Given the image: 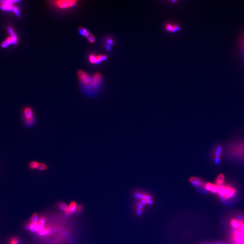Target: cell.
<instances>
[{
	"label": "cell",
	"instance_id": "cell-27",
	"mask_svg": "<svg viewBox=\"0 0 244 244\" xmlns=\"http://www.w3.org/2000/svg\"><path fill=\"white\" fill-rule=\"evenodd\" d=\"M107 43H108V45H112L114 43V41H113V40L112 39H108L107 40Z\"/></svg>",
	"mask_w": 244,
	"mask_h": 244
},
{
	"label": "cell",
	"instance_id": "cell-1",
	"mask_svg": "<svg viewBox=\"0 0 244 244\" xmlns=\"http://www.w3.org/2000/svg\"><path fill=\"white\" fill-rule=\"evenodd\" d=\"M229 244H244V216H238L230 221Z\"/></svg>",
	"mask_w": 244,
	"mask_h": 244
},
{
	"label": "cell",
	"instance_id": "cell-22",
	"mask_svg": "<svg viewBox=\"0 0 244 244\" xmlns=\"http://www.w3.org/2000/svg\"><path fill=\"white\" fill-rule=\"evenodd\" d=\"M240 48H241V55L244 58V38L241 41Z\"/></svg>",
	"mask_w": 244,
	"mask_h": 244
},
{
	"label": "cell",
	"instance_id": "cell-11",
	"mask_svg": "<svg viewBox=\"0 0 244 244\" xmlns=\"http://www.w3.org/2000/svg\"><path fill=\"white\" fill-rule=\"evenodd\" d=\"M16 42H17V38L14 34H12V37L9 38L7 41H5V42L3 43L2 46L6 47L9 44L11 43H16Z\"/></svg>",
	"mask_w": 244,
	"mask_h": 244
},
{
	"label": "cell",
	"instance_id": "cell-12",
	"mask_svg": "<svg viewBox=\"0 0 244 244\" xmlns=\"http://www.w3.org/2000/svg\"><path fill=\"white\" fill-rule=\"evenodd\" d=\"M224 180H225V177H224V175L222 174H219L216 178L215 184L218 186H221L223 185L224 184Z\"/></svg>",
	"mask_w": 244,
	"mask_h": 244
},
{
	"label": "cell",
	"instance_id": "cell-24",
	"mask_svg": "<svg viewBox=\"0 0 244 244\" xmlns=\"http://www.w3.org/2000/svg\"><path fill=\"white\" fill-rule=\"evenodd\" d=\"M9 244H20L19 239L17 237H13L11 239Z\"/></svg>",
	"mask_w": 244,
	"mask_h": 244
},
{
	"label": "cell",
	"instance_id": "cell-14",
	"mask_svg": "<svg viewBox=\"0 0 244 244\" xmlns=\"http://www.w3.org/2000/svg\"><path fill=\"white\" fill-rule=\"evenodd\" d=\"M51 232V230L49 228L47 227H44L43 228L37 232L38 235L39 236H44L49 234Z\"/></svg>",
	"mask_w": 244,
	"mask_h": 244
},
{
	"label": "cell",
	"instance_id": "cell-26",
	"mask_svg": "<svg viewBox=\"0 0 244 244\" xmlns=\"http://www.w3.org/2000/svg\"><path fill=\"white\" fill-rule=\"evenodd\" d=\"M173 27V25H172V24H167L165 25V28L166 30H167L168 31L171 32L172 29Z\"/></svg>",
	"mask_w": 244,
	"mask_h": 244
},
{
	"label": "cell",
	"instance_id": "cell-25",
	"mask_svg": "<svg viewBox=\"0 0 244 244\" xmlns=\"http://www.w3.org/2000/svg\"><path fill=\"white\" fill-rule=\"evenodd\" d=\"M89 61L92 63L96 64V56L94 55H91L89 56Z\"/></svg>",
	"mask_w": 244,
	"mask_h": 244
},
{
	"label": "cell",
	"instance_id": "cell-3",
	"mask_svg": "<svg viewBox=\"0 0 244 244\" xmlns=\"http://www.w3.org/2000/svg\"><path fill=\"white\" fill-rule=\"evenodd\" d=\"M237 193V191L230 185L223 184L218 186L217 193L220 199L225 203H230L233 200Z\"/></svg>",
	"mask_w": 244,
	"mask_h": 244
},
{
	"label": "cell",
	"instance_id": "cell-5",
	"mask_svg": "<svg viewBox=\"0 0 244 244\" xmlns=\"http://www.w3.org/2000/svg\"><path fill=\"white\" fill-rule=\"evenodd\" d=\"M77 1L75 0H59L54 2V5L62 9L72 7L77 4Z\"/></svg>",
	"mask_w": 244,
	"mask_h": 244
},
{
	"label": "cell",
	"instance_id": "cell-19",
	"mask_svg": "<svg viewBox=\"0 0 244 244\" xmlns=\"http://www.w3.org/2000/svg\"><path fill=\"white\" fill-rule=\"evenodd\" d=\"M39 219L38 215L37 214H34L31 218L30 222H39Z\"/></svg>",
	"mask_w": 244,
	"mask_h": 244
},
{
	"label": "cell",
	"instance_id": "cell-9",
	"mask_svg": "<svg viewBox=\"0 0 244 244\" xmlns=\"http://www.w3.org/2000/svg\"><path fill=\"white\" fill-rule=\"evenodd\" d=\"M101 80V77L100 74L99 73H96L92 78L93 83L94 85V88L96 92H97V89L99 87V85L100 84Z\"/></svg>",
	"mask_w": 244,
	"mask_h": 244
},
{
	"label": "cell",
	"instance_id": "cell-4",
	"mask_svg": "<svg viewBox=\"0 0 244 244\" xmlns=\"http://www.w3.org/2000/svg\"><path fill=\"white\" fill-rule=\"evenodd\" d=\"M229 155L237 160H244V141H239L230 144L228 149Z\"/></svg>",
	"mask_w": 244,
	"mask_h": 244
},
{
	"label": "cell",
	"instance_id": "cell-23",
	"mask_svg": "<svg viewBox=\"0 0 244 244\" xmlns=\"http://www.w3.org/2000/svg\"><path fill=\"white\" fill-rule=\"evenodd\" d=\"M87 38L88 39L89 41L90 42L92 43H93L95 42V37H94V36H93V35L92 34H90V33H89V34L87 36Z\"/></svg>",
	"mask_w": 244,
	"mask_h": 244
},
{
	"label": "cell",
	"instance_id": "cell-17",
	"mask_svg": "<svg viewBox=\"0 0 244 244\" xmlns=\"http://www.w3.org/2000/svg\"><path fill=\"white\" fill-rule=\"evenodd\" d=\"M107 57L104 55H98V56H96V64H98L102 61H104L107 59Z\"/></svg>",
	"mask_w": 244,
	"mask_h": 244
},
{
	"label": "cell",
	"instance_id": "cell-29",
	"mask_svg": "<svg viewBox=\"0 0 244 244\" xmlns=\"http://www.w3.org/2000/svg\"><path fill=\"white\" fill-rule=\"evenodd\" d=\"M107 49L108 50H110L111 49L110 45H108H108H107Z\"/></svg>",
	"mask_w": 244,
	"mask_h": 244
},
{
	"label": "cell",
	"instance_id": "cell-16",
	"mask_svg": "<svg viewBox=\"0 0 244 244\" xmlns=\"http://www.w3.org/2000/svg\"><path fill=\"white\" fill-rule=\"evenodd\" d=\"M68 208L70 214L74 213L76 211L77 208V204H76V202H71L68 206Z\"/></svg>",
	"mask_w": 244,
	"mask_h": 244
},
{
	"label": "cell",
	"instance_id": "cell-18",
	"mask_svg": "<svg viewBox=\"0 0 244 244\" xmlns=\"http://www.w3.org/2000/svg\"><path fill=\"white\" fill-rule=\"evenodd\" d=\"M79 31L80 34H81L82 35L86 36V37H87L88 35L89 34V32H88L86 28H79Z\"/></svg>",
	"mask_w": 244,
	"mask_h": 244
},
{
	"label": "cell",
	"instance_id": "cell-15",
	"mask_svg": "<svg viewBox=\"0 0 244 244\" xmlns=\"http://www.w3.org/2000/svg\"><path fill=\"white\" fill-rule=\"evenodd\" d=\"M48 169V166L45 163L43 162H39V165L38 166V170L40 171H45Z\"/></svg>",
	"mask_w": 244,
	"mask_h": 244
},
{
	"label": "cell",
	"instance_id": "cell-20",
	"mask_svg": "<svg viewBox=\"0 0 244 244\" xmlns=\"http://www.w3.org/2000/svg\"><path fill=\"white\" fill-rule=\"evenodd\" d=\"M59 207L61 209L64 211L65 212L68 210V206L64 203H59Z\"/></svg>",
	"mask_w": 244,
	"mask_h": 244
},
{
	"label": "cell",
	"instance_id": "cell-6",
	"mask_svg": "<svg viewBox=\"0 0 244 244\" xmlns=\"http://www.w3.org/2000/svg\"><path fill=\"white\" fill-rule=\"evenodd\" d=\"M222 149L221 146H218L216 147L214 152V157L215 162L218 163L221 160V156L222 154Z\"/></svg>",
	"mask_w": 244,
	"mask_h": 244
},
{
	"label": "cell",
	"instance_id": "cell-10",
	"mask_svg": "<svg viewBox=\"0 0 244 244\" xmlns=\"http://www.w3.org/2000/svg\"><path fill=\"white\" fill-rule=\"evenodd\" d=\"M204 188L208 191L216 194L218 190V186L216 184L208 183L204 184Z\"/></svg>",
	"mask_w": 244,
	"mask_h": 244
},
{
	"label": "cell",
	"instance_id": "cell-13",
	"mask_svg": "<svg viewBox=\"0 0 244 244\" xmlns=\"http://www.w3.org/2000/svg\"><path fill=\"white\" fill-rule=\"evenodd\" d=\"M39 162L36 161H32L29 163L28 167L31 170H38V166L39 165Z\"/></svg>",
	"mask_w": 244,
	"mask_h": 244
},
{
	"label": "cell",
	"instance_id": "cell-28",
	"mask_svg": "<svg viewBox=\"0 0 244 244\" xmlns=\"http://www.w3.org/2000/svg\"><path fill=\"white\" fill-rule=\"evenodd\" d=\"M224 244V243H222V242H217V243H208V244Z\"/></svg>",
	"mask_w": 244,
	"mask_h": 244
},
{
	"label": "cell",
	"instance_id": "cell-8",
	"mask_svg": "<svg viewBox=\"0 0 244 244\" xmlns=\"http://www.w3.org/2000/svg\"><path fill=\"white\" fill-rule=\"evenodd\" d=\"M189 180L192 185L197 187H202L205 184L204 182L201 179L197 177H192Z\"/></svg>",
	"mask_w": 244,
	"mask_h": 244
},
{
	"label": "cell",
	"instance_id": "cell-21",
	"mask_svg": "<svg viewBox=\"0 0 244 244\" xmlns=\"http://www.w3.org/2000/svg\"><path fill=\"white\" fill-rule=\"evenodd\" d=\"M180 25H179V24H175V25H173V27L171 31V32H172V33H175L176 32L180 30Z\"/></svg>",
	"mask_w": 244,
	"mask_h": 244
},
{
	"label": "cell",
	"instance_id": "cell-2",
	"mask_svg": "<svg viewBox=\"0 0 244 244\" xmlns=\"http://www.w3.org/2000/svg\"><path fill=\"white\" fill-rule=\"evenodd\" d=\"M22 123L24 126L28 128H32L36 126L37 119L35 111L31 107H24L21 112Z\"/></svg>",
	"mask_w": 244,
	"mask_h": 244
},
{
	"label": "cell",
	"instance_id": "cell-7",
	"mask_svg": "<svg viewBox=\"0 0 244 244\" xmlns=\"http://www.w3.org/2000/svg\"><path fill=\"white\" fill-rule=\"evenodd\" d=\"M26 228L32 232H38L40 230V226L39 222H32L27 225Z\"/></svg>",
	"mask_w": 244,
	"mask_h": 244
}]
</instances>
